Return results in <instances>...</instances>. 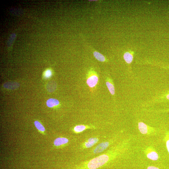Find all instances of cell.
Here are the masks:
<instances>
[{"label": "cell", "instance_id": "1", "mask_svg": "<svg viewBox=\"0 0 169 169\" xmlns=\"http://www.w3.org/2000/svg\"><path fill=\"white\" fill-rule=\"evenodd\" d=\"M109 159L108 155H103L90 160L87 165L88 169H97L107 163Z\"/></svg>", "mask_w": 169, "mask_h": 169}, {"label": "cell", "instance_id": "2", "mask_svg": "<svg viewBox=\"0 0 169 169\" xmlns=\"http://www.w3.org/2000/svg\"><path fill=\"white\" fill-rule=\"evenodd\" d=\"M169 101V89L156 95L152 99L147 102L146 105L158 103Z\"/></svg>", "mask_w": 169, "mask_h": 169}, {"label": "cell", "instance_id": "3", "mask_svg": "<svg viewBox=\"0 0 169 169\" xmlns=\"http://www.w3.org/2000/svg\"><path fill=\"white\" fill-rule=\"evenodd\" d=\"M138 128L140 132L143 135L149 136L154 135L157 132L155 128L149 126L141 121L138 123Z\"/></svg>", "mask_w": 169, "mask_h": 169}, {"label": "cell", "instance_id": "4", "mask_svg": "<svg viewBox=\"0 0 169 169\" xmlns=\"http://www.w3.org/2000/svg\"><path fill=\"white\" fill-rule=\"evenodd\" d=\"M145 153L147 158L152 161H157L159 159V156L155 149L151 146L148 147L145 150Z\"/></svg>", "mask_w": 169, "mask_h": 169}, {"label": "cell", "instance_id": "5", "mask_svg": "<svg viewBox=\"0 0 169 169\" xmlns=\"http://www.w3.org/2000/svg\"><path fill=\"white\" fill-rule=\"evenodd\" d=\"M109 143L108 142H105L101 143L98 145L94 149V153L97 154L100 153L104 151L109 146Z\"/></svg>", "mask_w": 169, "mask_h": 169}, {"label": "cell", "instance_id": "6", "mask_svg": "<svg viewBox=\"0 0 169 169\" xmlns=\"http://www.w3.org/2000/svg\"><path fill=\"white\" fill-rule=\"evenodd\" d=\"M99 81L98 77L95 75H93L89 77L86 81L88 86L90 88H93L96 85Z\"/></svg>", "mask_w": 169, "mask_h": 169}, {"label": "cell", "instance_id": "7", "mask_svg": "<svg viewBox=\"0 0 169 169\" xmlns=\"http://www.w3.org/2000/svg\"><path fill=\"white\" fill-rule=\"evenodd\" d=\"M68 140L65 137H59L54 140V144L56 146H60L68 143Z\"/></svg>", "mask_w": 169, "mask_h": 169}, {"label": "cell", "instance_id": "8", "mask_svg": "<svg viewBox=\"0 0 169 169\" xmlns=\"http://www.w3.org/2000/svg\"><path fill=\"white\" fill-rule=\"evenodd\" d=\"M4 87L7 89H16L19 86V84L16 82H9L3 85Z\"/></svg>", "mask_w": 169, "mask_h": 169}, {"label": "cell", "instance_id": "9", "mask_svg": "<svg viewBox=\"0 0 169 169\" xmlns=\"http://www.w3.org/2000/svg\"><path fill=\"white\" fill-rule=\"evenodd\" d=\"M123 58L126 62L128 64H130L132 62L133 57L132 54L128 52H127L124 54Z\"/></svg>", "mask_w": 169, "mask_h": 169}, {"label": "cell", "instance_id": "10", "mask_svg": "<svg viewBox=\"0 0 169 169\" xmlns=\"http://www.w3.org/2000/svg\"><path fill=\"white\" fill-rule=\"evenodd\" d=\"M59 101L55 99H50L46 102V105L49 108H52L59 104Z\"/></svg>", "mask_w": 169, "mask_h": 169}, {"label": "cell", "instance_id": "11", "mask_svg": "<svg viewBox=\"0 0 169 169\" xmlns=\"http://www.w3.org/2000/svg\"><path fill=\"white\" fill-rule=\"evenodd\" d=\"M99 140L97 138H90L88 140L87 142L86 143L85 146L87 148H91L96 144Z\"/></svg>", "mask_w": 169, "mask_h": 169}, {"label": "cell", "instance_id": "12", "mask_svg": "<svg viewBox=\"0 0 169 169\" xmlns=\"http://www.w3.org/2000/svg\"><path fill=\"white\" fill-rule=\"evenodd\" d=\"M106 84L110 93L112 95H115V86H114L112 83L110 81H107L106 82Z\"/></svg>", "mask_w": 169, "mask_h": 169}, {"label": "cell", "instance_id": "13", "mask_svg": "<svg viewBox=\"0 0 169 169\" xmlns=\"http://www.w3.org/2000/svg\"><path fill=\"white\" fill-rule=\"evenodd\" d=\"M94 57L97 60L101 62H104L105 61V58L103 54L97 52H95L93 53Z\"/></svg>", "mask_w": 169, "mask_h": 169}, {"label": "cell", "instance_id": "14", "mask_svg": "<svg viewBox=\"0 0 169 169\" xmlns=\"http://www.w3.org/2000/svg\"><path fill=\"white\" fill-rule=\"evenodd\" d=\"M34 124L35 126L38 130L41 132H44L45 130V129L43 125L38 121H34Z\"/></svg>", "mask_w": 169, "mask_h": 169}, {"label": "cell", "instance_id": "15", "mask_svg": "<svg viewBox=\"0 0 169 169\" xmlns=\"http://www.w3.org/2000/svg\"><path fill=\"white\" fill-rule=\"evenodd\" d=\"M86 128V127L84 125H79L77 126L74 127V131L77 132H80L83 131Z\"/></svg>", "mask_w": 169, "mask_h": 169}, {"label": "cell", "instance_id": "16", "mask_svg": "<svg viewBox=\"0 0 169 169\" xmlns=\"http://www.w3.org/2000/svg\"><path fill=\"white\" fill-rule=\"evenodd\" d=\"M52 75V72L50 70H48L46 71L45 73V76L46 78L50 77Z\"/></svg>", "mask_w": 169, "mask_h": 169}, {"label": "cell", "instance_id": "17", "mask_svg": "<svg viewBox=\"0 0 169 169\" xmlns=\"http://www.w3.org/2000/svg\"><path fill=\"white\" fill-rule=\"evenodd\" d=\"M166 145L169 154V134H168L166 135Z\"/></svg>", "mask_w": 169, "mask_h": 169}, {"label": "cell", "instance_id": "18", "mask_svg": "<svg viewBox=\"0 0 169 169\" xmlns=\"http://www.w3.org/2000/svg\"><path fill=\"white\" fill-rule=\"evenodd\" d=\"M147 169H159L158 168L154 166H149L148 168Z\"/></svg>", "mask_w": 169, "mask_h": 169}, {"label": "cell", "instance_id": "19", "mask_svg": "<svg viewBox=\"0 0 169 169\" xmlns=\"http://www.w3.org/2000/svg\"><path fill=\"white\" fill-rule=\"evenodd\" d=\"M169 112V109L166 110H163L160 111V112Z\"/></svg>", "mask_w": 169, "mask_h": 169}, {"label": "cell", "instance_id": "20", "mask_svg": "<svg viewBox=\"0 0 169 169\" xmlns=\"http://www.w3.org/2000/svg\"><path fill=\"white\" fill-rule=\"evenodd\" d=\"M163 68H168L169 69V66H162Z\"/></svg>", "mask_w": 169, "mask_h": 169}]
</instances>
